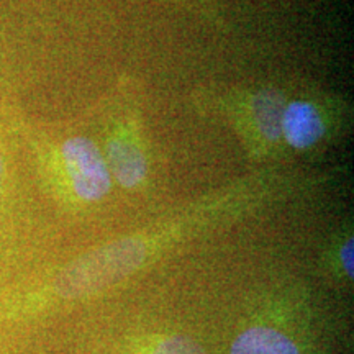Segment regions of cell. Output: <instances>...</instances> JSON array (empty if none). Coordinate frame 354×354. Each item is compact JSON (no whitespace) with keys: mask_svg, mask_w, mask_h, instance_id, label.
Masks as SVG:
<instances>
[{"mask_svg":"<svg viewBox=\"0 0 354 354\" xmlns=\"http://www.w3.org/2000/svg\"><path fill=\"white\" fill-rule=\"evenodd\" d=\"M145 254L143 241L136 238L110 243L69 264L56 279V290L77 297L104 289L140 268Z\"/></svg>","mask_w":354,"mask_h":354,"instance_id":"obj_1","label":"cell"},{"mask_svg":"<svg viewBox=\"0 0 354 354\" xmlns=\"http://www.w3.org/2000/svg\"><path fill=\"white\" fill-rule=\"evenodd\" d=\"M64 167L73 183L76 196L82 201L95 202L110 190V171L102 153L91 140L76 136L61 148Z\"/></svg>","mask_w":354,"mask_h":354,"instance_id":"obj_2","label":"cell"},{"mask_svg":"<svg viewBox=\"0 0 354 354\" xmlns=\"http://www.w3.org/2000/svg\"><path fill=\"white\" fill-rule=\"evenodd\" d=\"M325 125L318 110L308 102H292L287 105L282 120V135L297 149L310 148L322 138Z\"/></svg>","mask_w":354,"mask_h":354,"instance_id":"obj_3","label":"cell"},{"mask_svg":"<svg viewBox=\"0 0 354 354\" xmlns=\"http://www.w3.org/2000/svg\"><path fill=\"white\" fill-rule=\"evenodd\" d=\"M109 161L115 179L123 187H136L146 177V159L130 140H112L109 143Z\"/></svg>","mask_w":354,"mask_h":354,"instance_id":"obj_4","label":"cell"},{"mask_svg":"<svg viewBox=\"0 0 354 354\" xmlns=\"http://www.w3.org/2000/svg\"><path fill=\"white\" fill-rule=\"evenodd\" d=\"M230 354H300L289 336L268 326H254L238 336Z\"/></svg>","mask_w":354,"mask_h":354,"instance_id":"obj_5","label":"cell"},{"mask_svg":"<svg viewBox=\"0 0 354 354\" xmlns=\"http://www.w3.org/2000/svg\"><path fill=\"white\" fill-rule=\"evenodd\" d=\"M253 112L259 131L269 141H277L282 136V120H284L286 102L284 95L274 88H264L256 94L253 100Z\"/></svg>","mask_w":354,"mask_h":354,"instance_id":"obj_6","label":"cell"},{"mask_svg":"<svg viewBox=\"0 0 354 354\" xmlns=\"http://www.w3.org/2000/svg\"><path fill=\"white\" fill-rule=\"evenodd\" d=\"M148 354H205V351L185 336H167L154 344Z\"/></svg>","mask_w":354,"mask_h":354,"instance_id":"obj_7","label":"cell"},{"mask_svg":"<svg viewBox=\"0 0 354 354\" xmlns=\"http://www.w3.org/2000/svg\"><path fill=\"white\" fill-rule=\"evenodd\" d=\"M342 263L344 271H346L349 276H353V240L344 243L342 248Z\"/></svg>","mask_w":354,"mask_h":354,"instance_id":"obj_8","label":"cell"},{"mask_svg":"<svg viewBox=\"0 0 354 354\" xmlns=\"http://www.w3.org/2000/svg\"><path fill=\"white\" fill-rule=\"evenodd\" d=\"M3 174H6V166H3V159H2V154H0V192H2Z\"/></svg>","mask_w":354,"mask_h":354,"instance_id":"obj_9","label":"cell"}]
</instances>
